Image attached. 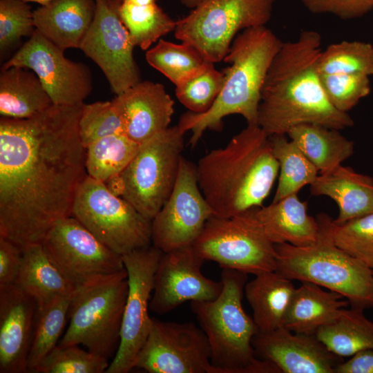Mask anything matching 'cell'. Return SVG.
Segmentation results:
<instances>
[{
	"label": "cell",
	"mask_w": 373,
	"mask_h": 373,
	"mask_svg": "<svg viewBox=\"0 0 373 373\" xmlns=\"http://www.w3.org/2000/svg\"><path fill=\"white\" fill-rule=\"evenodd\" d=\"M140 144L125 134L111 135L93 142L86 148L87 175L108 182L123 171Z\"/></svg>",
	"instance_id": "cell-32"
},
{
	"label": "cell",
	"mask_w": 373,
	"mask_h": 373,
	"mask_svg": "<svg viewBox=\"0 0 373 373\" xmlns=\"http://www.w3.org/2000/svg\"><path fill=\"white\" fill-rule=\"evenodd\" d=\"M57 345L39 363L35 373H103L108 358L80 348Z\"/></svg>",
	"instance_id": "cell-38"
},
{
	"label": "cell",
	"mask_w": 373,
	"mask_h": 373,
	"mask_svg": "<svg viewBox=\"0 0 373 373\" xmlns=\"http://www.w3.org/2000/svg\"><path fill=\"white\" fill-rule=\"evenodd\" d=\"M316 219L319 232L314 244L275 245L276 271L290 280L312 283L337 292L352 307H373V270L335 244L330 216L319 213Z\"/></svg>",
	"instance_id": "cell-6"
},
{
	"label": "cell",
	"mask_w": 373,
	"mask_h": 373,
	"mask_svg": "<svg viewBox=\"0 0 373 373\" xmlns=\"http://www.w3.org/2000/svg\"><path fill=\"white\" fill-rule=\"evenodd\" d=\"M135 367L150 373H220L211 364L209 342L200 327L153 318Z\"/></svg>",
	"instance_id": "cell-13"
},
{
	"label": "cell",
	"mask_w": 373,
	"mask_h": 373,
	"mask_svg": "<svg viewBox=\"0 0 373 373\" xmlns=\"http://www.w3.org/2000/svg\"><path fill=\"white\" fill-rule=\"evenodd\" d=\"M250 211L260 230L274 245L288 243L305 247L317 240L318 222L307 213V203L301 201L298 194L251 209Z\"/></svg>",
	"instance_id": "cell-22"
},
{
	"label": "cell",
	"mask_w": 373,
	"mask_h": 373,
	"mask_svg": "<svg viewBox=\"0 0 373 373\" xmlns=\"http://www.w3.org/2000/svg\"><path fill=\"white\" fill-rule=\"evenodd\" d=\"M146 60L175 86L195 74L209 61L189 44L163 39L146 51Z\"/></svg>",
	"instance_id": "cell-35"
},
{
	"label": "cell",
	"mask_w": 373,
	"mask_h": 373,
	"mask_svg": "<svg viewBox=\"0 0 373 373\" xmlns=\"http://www.w3.org/2000/svg\"><path fill=\"white\" fill-rule=\"evenodd\" d=\"M311 193L325 195L338 205L336 224L373 213V178L341 165L320 173L310 185Z\"/></svg>",
	"instance_id": "cell-24"
},
{
	"label": "cell",
	"mask_w": 373,
	"mask_h": 373,
	"mask_svg": "<svg viewBox=\"0 0 373 373\" xmlns=\"http://www.w3.org/2000/svg\"><path fill=\"white\" fill-rule=\"evenodd\" d=\"M252 345L258 358L282 373H334L343 358L330 352L315 334L295 333L284 327L258 332Z\"/></svg>",
	"instance_id": "cell-19"
},
{
	"label": "cell",
	"mask_w": 373,
	"mask_h": 373,
	"mask_svg": "<svg viewBox=\"0 0 373 373\" xmlns=\"http://www.w3.org/2000/svg\"><path fill=\"white\" fill-rule=\"evenodd\" d=\"M128 291L126 269L76 287L68 312L69 325L57 345H82L108 359L115 356Z\"/></svg>",
	"instance_id": "cell-7"
},
{
	"label": "cell",
	"mask_w": 373,
	"mask_h": 373,
	"mask_svg": "<svg viewBox=\"0 0 373 373\" xmlns=\"http://www.w3.org/2000/svg\"><path fill=\"white\" fill-rule=\"evenodd\" d=\"M24 1H26V2H34V3H39L41 5H43V4H45L52 0H23Z\"/></svg>",
	"instance_id": "cell-48"
},
{
	"label": "cell",
	"mask_w": 373,
	"mask_h": 373,
	"mask_svg": "<svg viewBox=\"0 0 373 373\" xmlns=\"http://www.w3.org/2000/svg\"><path fill=\"white\" fill-rule=\"evenodd\" d=\"M204 261L258 275L276 270L275 245L262 233L250 209L230 218L211 216L192 245Z\"/></svg>",
	"instance_id": "cell-11"
},
{
	"label": "cell",
	"mask_w": 373,
	"mask_h": 373,
	"mask_svg": "<svg viewBox=\"0 0 373 373\" xmlns=\"http://www.w3.org/2000/svg\"><path fill=\"white\" fill-rule=\"evenodd\" d=\"M71 216L121 256L152 245L151 220L88 175L77 188Z\"/></svg>",
	"instance_id": "cell-10"
},
{
	"label": "cell",
	"mask_w": 373,
	"mask_h": 373,
	"mask_svg": "<svg viewBox=\"0 0 373 373\" xmlns=\"http://www.w3.org/2000/svg\"><path fill=\"white\" fill-rule=\"evenodd\" d=\"M213 216L199 187L195 165L182 157L172 193L151 220V244L163 253L191 246Z\"/></svg>",
	"instance_id": "cell-16"
},
{
	"label": "cell",
	"mask_w": 373,
	"mask_h": 373,
	"mask_svg": "<svg viewBox=\"0 0 373 373\" xmlns=\"http://www.w3.org/2000/svg\"><path fill=\"white\" fill-rule=\"evenodd\" d=\"M295 289L292 280L276 271L256 275L252 280L247 282L244 293L258 332L282 327Z\"/></svg>",
	"instance_id": "cell-27"
},
{
	"label": "cell",
	"mask_w": 373,
	"mask_h": 373,
	"mask_svg": "<svg viewBox=\"0 0 373 373\" xmlns=\"http://www.w3.org/2000/svg\"><path fill=\"white\" fill-rule=\"evenodd\" d=\"M199 187L213 216L230 218L262 206L279 173L269 136L247 124L195 165Z\"/></svg>",
	"instance_id": "cell-3"
},
{
	"label": "cell",
	"mask_w": 373,
	"mask_h": 373,
	"mask_svg": "<svg viewBox=\"0 0 373 373\" xmlns=\"http://www.w3.org/2000/svg\"><path fill=\"white\" fill-rule=\"evenodd\" d=\"M371 1H372V6H373V0H371Z\"/></svg>",
	"instance_id": "cell-49"
},
{
	"label": "cell",
	"mask_w": 373,
	"mask_h": 373,
	"mask_svg": "<svg viewBox=\"0 0 373 373\" xmlns=\"http://www.w3.org/2000/svg\"><path fill=\"white\" fill-rule=\"evenodd\" d=\"M73 293L37 307L28 358V372L35 373L42 360L58 345L68 320Z\"/></svg>",
	"instance_id": "cell-33"
},
{
	"label": "cell",
	"mask_w": 373,
	"mask_h": 373,
	"mask_svg": "<svg viewBox=\"0 0 373 373\" xmlns=\"http://www.w3.org/2000/svg\"><path fill=\"white\" fill-rule=\"evenodd\" d=\"M37 305L15 284L0 287V372H28Z\"/></svg>",
	"instance_id": "cell-20"
},
{
	"label": "cell",
	"mask_w": 373,
	"mask_h": 373,
	"mask_svg": "<svg viewBox=\"0 0 373 373\" xmlns=\"http://www.w3.org/2000/svg\"><path fill=\"white\" fill-rule=\"evenodd\" d=\"M349 305V301L337 292L325 291L312 283L301 282L295 289L282 327L295 333L315 334L337 318Z\"/></svg>",
	"instance_id": "cell-25"
},
{
	"label": "cell",
	"mask_w": 373,
	"mask_h": 373,
	"mask_svg": "<svg viewBox=\"0 0 373 373\" xmlns=\"http://www.w3.org/2000/svg\"><path fill=\"white\" fill-rule=\"evenodd\" d=\"M335 244L373 270V213L345 223L334 222Z\"/></svg>",
	"instance_id": "cell-40"
},
{
	"label": "cell",
	"mask_w": 373,
	"mask_h": 373,
	"mask_svg": "<svg viewBox=\"0 0 373 373\" xmlns=\"http://www.w3.org/2000/svg\"><path fill=\"white\" fill-rule=\"evenodd\" d=\"M300 1L314 14H332L344 20L360 18L373 8L371 0H300Z\"/></svg>",
	"instance_id": "cell-43"
},
{
	"label": "cell",
	"mask_w": 373,
	"mask_h": 373,
	"mask_svg": "<svg viewBox=\"0 0 373 373\" xmlns=\"http://www.w3.org/2000/svg\"><path fill=\"white\" fill-rule=\"evenodd\" d=\"M95 11V0H52L33 11L35 26L61 50L79 48Z\"/></svg>",
	"instance_id": "cell-23"
},
{
	"label": "cell",
	"mask_w": 373,
	"mask_h": 373,
	"mask_svg": "<svg viewBox=\"0 0 373 373\" xmlns=\"http://www.w3.org/2000/svg\"><path fill=\"white\" fill-rule=\"evenodd\" d=\"M124 126V133L142 144L169 127L174 102L164 85L140 81L112 100Z\"/></svg>",
	"instance_id": "cell-21"
},
{
	"label": "cell",
	"mask_w": 373,
	"mask_h": 373,
	"mask_svg": "<svg viewBox=\"0 0 373 373\" xmlns=\"http://www.w3.org/2000/svg\"><path fill=\"white\" fill-rule=\"evenodd\" d=\"M33 11L23 0H0V52L31 37L35 31Z\"/></svg>",
	"instance_id": "cell-42"
},
{
	"label": "cell",
	"mask_w": 373,
	"mask_h": 373,
	"mask_svg": "<svg viewBox=\"0 0 373 373\" xmlns=\"http://www.w3.org/2000/svg\"><path fill=\"white\" fill-rule=\"evenodd\" d=\"M162 254L151 245L122 256L128 274V291L119 345L106 373H127L134 368L135 358L151 328L152 318L149 315V307Z\"/></svg>",
	"instance_id": "cell-12"
},
{
	"label": "cell",
	"mask_w": 373,
	"mask_h": 373,
	"mask_svg": "<svg viewBox=\"0 0 373 373\" xmlns=\"http://www.w3.org/2000/svg\"><path fill=\"white\" fill-rule=\"evenodd\" d=\"M320 74L373 75V45L361 41H342L321 50Z\"/></svg>",
	"instance_id": "cell-36"
},
{
	"label": "cell",
	"mask_w": 373,
	"mask_h": 373,
	"mask_svg": "<svg viewBox=\"0 0 373 373\" xmlns=\"http://www.w3.org/2000/svg\"><path fill=\"white\" fill-rule=\"evenodd\" d=\"M53 103L37 75L19 66L1 69L0 114L1 117L26 119L50 108Z\"/></svg>",
	"instance_id": "cell-28"
},
{
	"label": "cell",
	"mask_w": 373,
	"mask_h": 373,
	"mask_svg": "<svg viewBox=\"0 0 373 373\" xmlns=\"http://www.w3.org/2000/svg\"><path fill=\"white\" fill-rule=\"evenodd\" d=\"M334 373H373V350H361L338 364Z\"/></svg>",
	"instance_id": "cell-45"
},
{
	"label": "cell",
	"mask_w": 373,
	"mask_h": 373,
	"mask_svg": "<svg viewBox=\"0 0 373 373\" xmlns=\"http://www.w3.org/2000/svg\"><path fill=\"white\" fill-rule=\"evenodd\" d=\"M204 262L192 245L163 253L155 274L149 309L162 315L186 301L216 298L222 291V282L202 273Z\"/></svg>",
	"instance_id": "cell-18"
},
{
	"label": "cell",
	"mask_w": 373,
	"mask_h": 373,
	"mask_svg": "<svg viewBox=\"0 0 373 373\" xmlns=\"http://www.w3.org/2000/svg\"><path fill=\"white\" fill-rule=\"evenodd\" d=\"M247 274L222 268L220 295L191 301V309L208 340L211 364L220 373H279L272 363L256 356L252 345L258 329L242 303Z\"/></svg>",
	"instance_id": "cell-5"
},
{
	"label": "cell",
	"mask_w": 373,
	"mask_h": 373,
	"mask_svg": "<svg viewBox=\"0 0 373 373\" xmlns=\"http://www.w3.org/2000/svg\"><path fill=\"white\" fill-rule=\"evenodd\" d=\"M117 4L129 3L137 6H145L155 3L157 0H114Z\"/></svg>",
	"instance_id": "cell-46"
},
{
	"label": "cell",
	"mask_w": 373,
	"mask_h": 373,
	"mask_svg": "<svg viewBox=\"0 0 373 373\" xmlns=\"http://www.w3.org/2000/svg\"><path fill=\"white\" fill-rule=\"evenodd\" d=\"M15 285L42 307L58 297L71 294L75 287L50 258L41 243L22 249V262Z\"/></svg>",
	"instance_id": "cell-26"
},
{
	"label": "cell",
	"mask_w": 373,
	"mask_h": 373,
	"mask_svg": "<svg viewBox=\"0 0 373 373\" xmlns=\"http://www.w3.org/2000/svg\"><path fill=\"white\" fill-rule=\"evenodd\" d=\"M316 167L325 173L351 157L354 143L341 134L339 130L314 124H300L287 133Z\"/></svg>",
	"instance_id": "cell-29"
},
{
	"label": "cell",
	"mask_w": 373,
	"mask_h": 373,
	"mask_svg": "<svg viewBox=\"0 0 373 373\" xmlns=\"http://www.w3.org/2000/svg\"><path fill=\"white\" fill-rule=\"evenodd\" d=\"M22 262V249L0 236V287L15 285Z\"/></svg>",
	"instance_id": "cell-44"
},
{
	"label": "cell",
	"mask_w": 373,
	"mask_h": 373,
	"mask_svg": "<svg viewBox=\"0 0 373 373\" xmlns=\"http://www.w3.org/2000/svg\"><path fill=\"white\" fill-rule=\"evenodd\" d=\"M287 135L269 136L273 154L279 166V178L272 202L298 194L306 185H311L318 171L299 147Z\"/></svg>",
	"instance_id": "cell-31"
},
{
	"label": "cell",
	"mask_w": 373,
	"mask_h": 373,
	"mask_svg": "<svg viewBox=\"0 0 373 373\" xmlns=\"http://www.w3.org/2000/svg\"><path fill=\"white\" fill-rule=\"evenodd\" d=\"M224 82V75L214 63L208 61L193 75L175 86L178 101L189 111L202 113L217 99Z\"/></svg>",
	"instance_id": "cell-37"
},
{
	"label": "cell",
	"mask_w": 373,
	"mask_h": 373,
	"mask_svg": "<svg viewBox=\"0 0 373 373\" xmlns=\"http://www.w3.org/2000/svg\"><path fill=\"white\" fill-rule=\"evenodd\" d=\"M41 244L52 261L75 287L125 269L121 255L106 246L71 216L57 222Z\"/></svg>",
	"instance_id": "cell-14"
},
{
	"label": "cell",
	"mask_w": 373,
	"mask_h": 373,
	"mask_svg": "<svg viewBox=\"0 0 373 373\" xmlns=\"http://www.w3.org/2000/svg\"><path fill=\"white\" fill-rule=\"evenodd\" d=\"M93 23L79 48L104 74L113 92L119 95L140 82L133 57L135 47L114 0H95Z\"/></svg>",
	"instance_id": "cell-17"
},
{
	"label": "cell",
	"mask_w": 373,
	"mask_h": 373,
	"mask_svg": "<svg viewBox=\"0 0 373 373\" xmlns=\"http://www.w3.org/2000/svg\"><path fill=\"white\" fill-rule=\"evenodd\" d=\"M321 35L302 30L298 39L283 42L267 72L258 113V125L269 135L285 134L294 126L314 124L343 130L354 125L348 113L328 100L318 61Z\"/></svg>",
	"instance_id": "cell-2"
},
{
	"label": "cell",
	"mask_w": 373,
	"mask_h": 373,
	"mask_svg": "<svg viewBox=\"0 0 373 373\" xmlns=\"http://www.w3.org/2000/svg\"><path fill=\"white\" fill-rule=\"evenodd\" d=\"M61 50L35 30L29 39L2 66H19L39 77L54 105L84 104L93 90L89 67L68 59Z\"/></svg>",
	"instance_id": "cell-15"
},
{
	"label": "cell",
	"mask_w": 373,
	"mask_h": 373,
	"mask_svg": "<svg viewBox=\"0 0 373 373\" xmlns=\"http://www.w3.org/2000/svg\"><path fill=\"white\" fill-rule=\"evenodd\" d=\"M184 135L177 125L142 143L123 171L106 183L108 187L152 220L175 184Z\"/></svg>",
	"instance_id": "cell-8"
},
{
	"label": "cell",
	"mask_w": 373,
	"mask_h": 373,
	"mask_svg": "<svg viewBox=\"0 0 373 373\" xmlns=\"http://www.w3.org/2000/svg\"><path fill=\"white\" fill-rule=\"evenodd\" d=\"M82 104L0 119V236L21 249L41 243L57 222L71 216L87 175L78 131Z\"/></svg>",
	"instance_id": "cell-1"
},
{
	"label": "cell",
	"mask_w": 373,
	"mask_h": 373,
	"mask_svg": "<svg viewBox=\"0 0 373 373\" xmlns=\"http://www.w3.org/2000/svg\"><path fill=\"white\" fill-rule=\"evenodd\" d=\"M184 6L193 9L205 0H178Z\"/></svg>",
	"instance_id": "cell-47"
},
{
	"label": "cell",
	"mask_w": 373,
	"mask_h": 373,
	"mask_svg": "<svg viewBox=\"0 0 373 373\" xmlns=\"http://www.w3.org/2000/svg\"><path fill=\"white\" fill-rule=\"evenodd\" d=\"M283 41L265 26L242 30L233 40L223 61V87L213 106L206 112L183 114L178 124L184 134H192L189 143L195 146L207 129H219L222 119L240 115L247 124H258L262 86L276 55Z\"/></svg>",
	"instance_id": "cell-4"
},
{
	"label": "cell",
	"mask_w": 373,
	"mask_h": 373,
	"mask_svg": "<svg viewBox=\"0 0 373 373\" xmlns=\"http://www.w3.org/2000/svg\"><path fill=\"white\" fill-rule=\"evenodd\" d=\"M315 335L330 352L341 357L373 350V322L361 309L344 308L337 318L320 328Z\"/></svg>",
	"instance_id": "cell-30"
},
{
	"label": "cell",
	"mask_w": 373,
	"mask_h": 373,
	"mask_svg": "<svg viewBox=\"0 0 373 373\" xmlns=\"http://www.w3.org/2000/svg\"><path fill=\"white\" fill-rule=\"evenodd\" d=\"M276 0H205L177 21L175 37L207 61L224 59L240 31L265 26Z\"/></svg>",
	"instance_id": "cell-9"
},
{
	"label": "cell",
	"mask_w": 373,
	"mask_h": 373,
	"mask_svg": "<svg viewBox=\"0 0 373 373\" xmlns=\"http://www.w3.org/2000/svg\"><path fill=\"white\" fill-rule=\"evenodd\" d=\"M324 92L332 105L346 113L371 92L370 77L358 74H320Z\"/></svg>",
	"instance_id": "cell-41"
},
{
	"label": "cell",
	"mask_w": 373,
	"mask_h": 373,
	"mask_svg": "<svg viewBox=\"0 0 373 373\" xmlns=\"http://www.w3.org/2000/svg\"><path fill=\"white\" fill-rule=\"evenodd\" d=\"M79 135L86 149L93 142L114 134H125L123 120L112 101L83 104Z\"/></svg>",
	"instance_id": "cell-39"
},
{
	"label": "cell",
	"mask_w": 373,
	"mask_h": 373,
	"mask_svg": "<svg viewBox=\"0 0 373 373\" xmlns=\"http://www.w3.org/2000/svg\"><path fill=\"white\" fill-rule=\"evenodd\" d=\"M118 14L133 46L142 50L174 30L177 24L156 3L145 6L122 3L118 4Z\"/></svg>",
	"instance_id": "cell-34"
}]
</instances>
